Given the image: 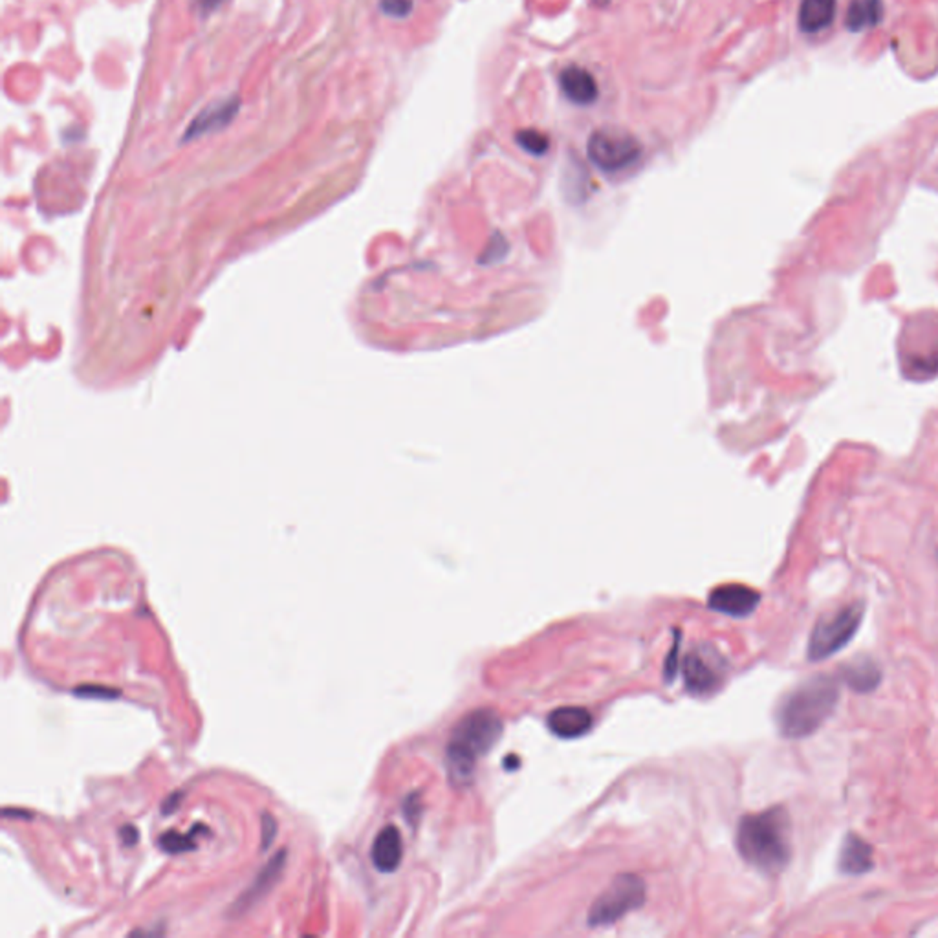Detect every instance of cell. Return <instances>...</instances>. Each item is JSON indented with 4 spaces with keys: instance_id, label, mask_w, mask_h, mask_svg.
Instances as JSON below:
<instances>
[{
    "instance_id": "cell-1",
    "label": "cell",
    "mask_w": 938,
    "mask_h": 938,
    "mask_svg": "<svg viewBox=\"0 0 938 938\" xmlns=\"http://www.w3.org/2000/svg\"><path fill=\"white\" fill-rule=\"evenodd\" d=\"M737 849L746 864L763 873L783 871L792 856L788 812L774 806L744 816L737 828Z\"/></svg>"
},
{
    "instance_id": "cell-2",
    "label": "cell",
    "mask_w": 938,
    "mask_h": 938,
    "mask_svg": "<svg viewBox=\"0 0 938 938\" xmlns=\"http://www.w3.org/2000/svg\"><path fill=\"white\" fill-rule=\"evenodd\" d=\"M501 735L503 720L488 708L467 713L456 722L447 742V770L456 787L472 781L477 763L497 744Z\"/></svg>"
},
{
    "instance_id": "cell-3",
    "label": "cell",
    "mask_w": 938,
    "mask_h": 938,
    "mask_svg": "<svg viewBox=\"0 0 938 938\" xmlns=\"http://www.w3.org/2000/svg\"><path fill=\"white\" fill-rule=\"evenodd\" d=\"M839 684L834 677L817 675L794 688L777 706L776 722L788 738H803L817 731L834 713Z\"/></svg>"
},
{
    "instance_id": "cell-4",
    "label": "cell",
    "mask_w": 938,
    "mask_h": 938,
    "mask_svg": "<svg viewBox=\"0 0 938 938\" xmlns=\"http://www.w3.org/2000/svg\"><path fill=\"white\" fill-rule=\"evenodd\" d=\"M864 612L865 605L856 601L819 618L808 640V659L812 662L826 660L841 649H845V645L856 636L864 621Z\"/></svg>"
},
{
    "instance_id": "cell-5",
    "label": "cell",
    "mask_w": 938,
    "mask_h": 938,
    "mask_svg": "<svg viewBox=\"0 0 938 938\" xmlns=\"http://www.w3.org/2000/svg\"><path fill=\"white\" fill-rule=\"evenodd\" d=\"M645 902V884L634 874L618 876L611 887L592 904L589 911V925H611Z\"/></svg>"
},
{
    "instance_id": "cell-6",
    "label": "cell",
    "mask_w": 938,
    "mask_h": 938,
    "mask_svg": "<svg viewBox=\"0 0 938 938\" xmlns=\"http://www.w3.org/2000/svg\"><path fill=\"white\" fill-rule=\"evenodd\" d=\"M589 158L605 172H620L634 165L641 154L640 142L620 129H598L589 138Z\"/></svg>"
},
{
    "instance_id": "cell-7",
    "label": "cell",
    "mask_w": 938,
    "mask_h": 938,
    "mask_svg": "<svg viewBox=\"0 0 938 938\" xmlns=\"http://www.w3.org/2000/svg\"><path fill=\"white\" fill-rule=\"evenodd\" d=\"M726 677L722 656L715 649L693 650L684 659L686 688L693 695H709L717 691Z\"/></svg>"
},
{
    "instance_id": "cell-8",
    "label": "cell",
    "mask_w": 938,
    "mask_h": 938,
    "mask_svg": "<svg viewBox=\"0 0 938 938\" xmlns=\"http://www.w3.org/2000/svg\"><path fill=\"white\" fill-rule=\"evenodd\" d=\"M759 601L761 594L746 585H722L709 594L708 605L717 612L744 618L759 607Z\"/></svg>"
},
{
    "instance_id": "cell-9",
    "label": "cell",
    "mask_w": 938,
    "mask_h": 938,
    "mask_svg": "<svg viewBox=\"0 0 938 938\" xmlns=\"http://www.w3.org/2000/svg\"><path fill=\"white\" fill-rule=\"evenodd\" d=\"M240 109V98L239 96H230L226 100H220L213 105H210L208 109H204L195 120L193 123L187 127L185 134H183V140H195L202 134H208V132H213V131H219V129H224L226 125H230L233 122V118L237 116Z\"/></svg>"
},
{
    "instance_id": "cell-10",
    "label": "cell",
    "mask_w": 938,
    "mask_h": 938,
    "mask_svg": "<svg viewBox=\"0 0 938 938\" xmlns=\"http://www.w3.org/2000/svg\"><path fill=\"white\" fill-rule=\"evenodd\" d=\"M559 86L565 98L576 105H592L598 100V81L583 66L571 64L559 73Z\"/></svg>"
},
{
    "instance_id": "cell-11",
    "label": "cell",
    "mask_w": 938,
    "mask_h": 938,
    "mask_svg": "<svg viewBox=\"0 0 938 938\" xmlns=\"http://www.w3.org/2000/svg\"><path fill=\"white\" fill-rule=\"evenodd\" d=\"M402 856H404V843H402L400 830L395 825L384 826L372 843L370 860H372L374 867H376L380 873H395L402 864Z\"/></svg>"
},
{
    "instance_id": "cell-12",
    "label": "cell",
    "mask_w": 938,
    "mask_h": 938,
    "mask_svg": "<svg viewBox=\"0 0 938 938\" xmlns=\"http://www.w3.org/2000/svg\"><path fill=\"white\" fill-rule=\"evenodd\" d=\"M592 715L585 708H557L548 715V728L561 738H578L592 728Z\"/></svg>"
},
{
    "instance_id": "cell-13",
    "label": "cell",
    "mask_w": 938,
    "mask_h": 938,
    "mask_svg": "<svg viewBox=\"0 0 938 938\" xmlns=\"http://www.w3.org/2000/svg\"><path fill=\"white\" fill-rule=\"evenodd\" d=\"M874 867V853L865 839L847 834L839 853V871L845 874H865Z\"/></svg>"
},
{
    "instance_id": "cell-14",
    "label": "cell",
    "mask_w": 938,
    "mask_h": 938,
    "mask_svg": "<svg viewBox=\"0 0 938 938\" xmlns=\"http://www.w3.org/2000/svg\"><path fill=\"white\" fill-rule=\"evenodd\" d=\"M285 862H287V851H278L269 862L268 865L259 873V876L255 878V882L251 884V887L248 891L242 893V896L239 898V902L233 905V911L235 913H244L248 911L255 902H259L278 880L280 873H283L285 869Z\"/></svg>"
},
{
    "instance_id": "cell-15",
    "label": "cell",
    "mask_w": 938,
    "mask_h": 938,
    "mask_svg": "<svg viewBox=\"0 0 938 938\" xmlns=\"http://www.w3.org/2000/svg\"><path fill=\"white\" fill-rule=\"evenodd\" d=\"M835 0H801L797 23L805 34H819L826 30L835 17Z\"/></svg>"
},
{
    "instance_id": "cell-16",
    "label": "cell",
    "mask_w": 938,
    "mask_h": 938,
    "mask_svg": "<svg viewBox=\"0 0 938 938\" xmlns=\"http://www.w3.org/2000/svg\"><path fill=\"white\" fill-rule=\"evenodd\" d=\"M841 680L856 693H871L882 682V671L871 659H856L855 662L841 668Z\"/></svg>"
},
{
    "instance_id": "cell-17",
    "label": "cell",
    "mask_w": 938,
    "mask_h": 938,
    "mask_svg": "<svg viewBox=\"0 0 938 938\" xmlns=\"http://www.w3.org/2000/svg\"><path fill=\"white\" fill-rule=\"evenodd\" d=\"M884 17V0H851L845 26L855 32H865L880 24Z\"/></svg>"
},
{
    "instance_id": "cell-18",
    "label": "cell",
    "mask_w": 938,
    "mask_h": 938,
    "mask_svg": "<svg viewBox=\"0 0 938 938\" xmlns=\"http://www.w3.org/2000/svg\"><path fill=\"white\" fill-rule=\"evenodd\" d=\"M197 837L195 832H190V834H180V832H174V830H169L165 834H161L160 837V847L169 853V855H181V853H190L193 849H197Z\"/></svg>"
},
{
    "instance_id": "cell-19",
    "label": "cell",
    "mask_w": 938,
    "mask_h": 938,
    "mask_svg": "<svg viewBox=\"0 0 938 938\" xmlns=\"http://www.w3.org/2000/svg\"><path fill=\"white\" fill-rule=\"evenodd\" d=\"M517 143H519L524 151H528V152H532V154H537V156H539V154H544V152L548 151V145H550L548 138H546L542 132H539V131H532V129L519 131V132H517Z\"/></svg>"
},
{
    "instance_id": "cell-20",
    "label": "cell",
    "mask_w": 938,
    "mask_h": 938,
    "mask_svg": "<svg viewBox=\"0 0 938 938\" xmlns=\"http://www.w3.org/2000/svg\"><path fill=\"white\" fill-rule=\"evenodd\" d=\"M380 8L389 17H407L413 10V0H382Z\"/></svg>"
},
{
    "instance_id": "cell-21",
    "label": "cell",
    "mask_w": 938,
    "mask_h": 938,
    "mask_svg": "<svg viewBox=\"0 0 938 938\" xmlns=\"http://www.w3.org/2000/svg\"><path fill=\"white\" fill-rule=\"evenodd\" d=\"M77 697H84V699H114L120 695V691L112 689V688H103V686H81L73 691Z\"/></svg>"
},
{
    "instance_id": "cell-22",
    "label": "cell",
    "mask_w": 938,
    "mask_h": 938,
    "mask_svg": "<svg viewBox=\"0 0 938 938\" xmlns=\"http://www.w3.org/2000/svg\"><path fill=\"white\" fill-rule=\"evenodd\" d=\"M275 832H277L275 819L269 814H262V843H260V849L262 851L269 847V843L275 837Z\"/></svg>"
},
{
    "instance_id": "cell-23",
    "label": "cell",
    "mask_w": 938,
    "mask_h": 938,
    "mask_svg": "<svg viewBox=\"0 0 938 938\" xmlns=\"http://www.w3.org/2000/svg\"><path fill=\"white\" fill-rule=\"evenodd\" d=\"M679 641H680V634L677 632L675 647H673V650H671V654H669V659L666 660V668H664V675H666V680H668V682H671V680L675 679L677 671H679V645H680Z\"/></svg>"
},
{
    "instance_id": "cell-24",
    "label": "cell",
    "mask_w": 938,
    "mask_h": 938,
    "mask_svg": "<svg viewBox=\"0 0 938 938\" xmlns=\"http://www.w3.org/2000/svg\"><path fill=\"white\" fill-rule=\"evenodd\" d=\"M120 835H122V839H123L125 845H134V843L138 841V830H136V826H132V825H125V826H122Z\"/></svg>"
},
{
    "instance_id": "cell-25",
    "label": "cell",
    "mask_w": 938,
    "mask_h": 938,
    "mask_svg": "<svg viewBox=\"0 0 938 938\" xmlns=\"http://www.w3.org/2000/svg\"><path fill=\"white\" fill-rule=\"evenodd\" d=\"M193 3L202 14H211L224 3V0H193Z\"/></svg>"
},
{
    "instance_id": "cell-26",
    "label": "cell",
    "mask_w": 938,
    "mask_h": 938,
    "mask_svg": "<svg viewBox=\"0 0 938 938\" xmlns=\"http://www.w3.org/2000/svg\"><path fill=\"white\" fill-rule=\"evenodd\" d=\"M181 797H183V794H181V792L169 796V797H167V801H165V803H163V806H161L163 814H171V812H174V810L178 808V805H180V799H181Z\"/></svg>"
}]
</instances>
